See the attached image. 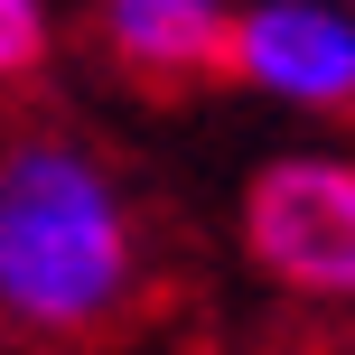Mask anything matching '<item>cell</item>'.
Here are the masks:
<instances>
[{
  "label": "cell",
  "mask_w": 355,
  "mask_h": 355,
  "mask_svg": "<svg viewBox=\"0 0 355 355\" xmlns=\"http://www.w3.org/2000/svg\"><path fill=\"white\" fill-rule=\"evenodd\" d=\"M225 66L300 112H355V0H252L234 10Z\"/></svg>",
  "instance_id": "cell-3"
},
{
  "label": "cell",
  "mask_w": 355,
  "mask_h": 355,
  "mask_svg": "<svg viewBox=\"0 0 355 355\" xmlns=\"http://www.w3.org/2000/svg\"><path fill=\"white\" fill-rule=\"evenodd\" d=\"M94 28L122 56L131 75H159V85H187V75L225 66L234 10L225 0H94Z\"/></svg>",
  "instance_id": "cell-4"
},
{
  "label": "cell",
  "mask_w": 355,
  "mask_h": 355,
  "mask_svg": "<svg viewBox=\"0 0 355 355\" xmlns=\"http://www.w3.org/2000/svg\"><path fill=\"white\" fill-rule=\"evenodd\" d=\"M131 290V215L122 187L75 141L0 150V318L37 337L103 327Z\"/></svg>",
  "instance_id": "cell-1"
},
{
  "label": "cell",
  "mask_w": 355,
  "mask_h": 355,
  "mask_svg": "<svg viewBox=\"0 0 355 355\" xmlns=\"http://www.w3.org/2000/svg\"><path fill=\"white\" fill-rule=\"evenodd\" d=\"M243 243L300 300H355V159H271L243 187Z\"/></svg>",
  "instance_id": "cell-2"
},
{
  "label": "cell",
  "mask_w": 355,
  "mask_h": 355,
  "mask_svg": "<svg viewBox=\"0 0 355 355\" xmlns=\"http://www.w3.org/2000/svg\"><path fill=\"white\" fill-rule=\"evenodd\" d=\"M47 56V0H0V85Z\"/></svg>",
  "instance_id": "cell-5"
}]
</instances>
